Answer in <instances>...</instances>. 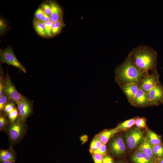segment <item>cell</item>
<instances>
[{
  "mask_svg": "<svg viewBox=\"0 0 163 163\" xmlns=\"http://www.w3.org/2000/svg\"><path fill=\"white\" fill-rule=\"evenodd\" d=\"M128 56L138 68L148 74L157 71V52L147 45H140L133 48Z\"/></svg>",
  "mask_w": 163,
  "mask_h": 163,
  "instance_id": "obj_1",
  "label": "cell"
},
{
  "mask_svg": "<svg viewBox=\"0 0 163 163\" xmlns=\"http://www.w3.org/2000/svg\"><path fill=\"white\" fill-rule=\"evenodd\" d=\"M115 72V81L119 85L135 83L139 85L148 74L137 67L128 56L123 63L116 68Z\"/></svg>",
  "mask_w": 163,
  "mask_h": 163,
  "instance_id": "obj_2",
  "label": "cell"
},
{
  "mask_svg": "<svg viewBox=\"0 0 163 163\" xmlns=\"http://www.w3.org/2000/svg\"><path fill=\"white\" fill-rule=\"evenodd\" d=\"M28 129L26 122L19 117L13 123H10L4 131L8 136L9 147L18 144L25 136Z\"/></svg>",
  "mask_w": 163,
  "mask_h": 163,
  "instance_id": "obj_3",
  "label": "cell"
},
{
  "mask_svg": "<svg viewBox=\"0 0 163 163\" xmlns=\"http://www.w3.org/2000/svg\"><path fill=\"white\" fill-rule=\"evenodd\" d=\"M0 61L15 67L24 73L27 72L26 68L18 60L12 47L10 45L6 48L0 49Z\"/></svg>",
  "mask_w": 163,
  "mask_h": 163,
  "instance_id": "obj_4",
  "label": "cell"
},
{
  "mask_svg": "<svg viewBox=\"0 0 163 163\" xmlns=\"http://www.w3.org/2000/svg\"><path fill=\"white\" fill-rule=\"evenodd\" d=\"M125 138L128 148L132 150L142 142L144 138V132L140 129L133 128L125 134Z\"/></svg>",
  "mask_w": 163,
  "mask_h": 163,
  "instance_id": "obj_5",
  "label": "cell"
},
{
  "mask_svg": "<svg viewBox=\"0 0 163 163\" xmlns=\"http://www.w3.org/2000/svg\"><path fill=\"white\" fill-rule=\"evenodd\" d=\"M19 118L26 121L27 119L33 114V101L22 95L21 100L16 104Z\"/></svg>",
  "mask_w": 163,
  "mask_h": 163,
  "instance_id": "obj_6",
  "label": "cell"
},
{
  "mask_svg": "<svg viewBox=\"0 0 163 163\" xmlns=\"http://www.w3.org/2000/svg\"><path fill=\"white\" fill-rule=\"evenodd\" d=\"M4 91L8 95L10 100L14 101L16 104L21 100L23 95L17 90L8 72L5 73Z\"/></svg>",
  "mask_w": 163,
  "mask_h": 163,
  "instance_id": "obj_7",
  "label": "cell"
},
{
  "mask_svg": "<svg viewBox=\"0 0 163 163\" xmlns=\"http://www.w3.org/2000/svg\"><path fill=\"white\" fill-rule=\"evenodd\" d=\"M109 149L112 153L117 156L125 153L126 147L120 135H116L112 139L109 143Z\"/></svg>",
  "mask_w": 163,
  "mask_h": 163,
  "instance_id": "obj_8",
  "label": "cell"
},
{
  "mask_svg": "<svg viewBox=\"0 0 163 163\" xmlns=\"http://www.w3.org/2000/svg\"><path fill=\"white\" fill-rule=\"evenodd\" d=\"M159 75L157 71L148 74L139 85L141 88L147 94L159 82Z\"/></svg>",
  "mask_w": 163,
  "mask_h": 163,
  "instance_id": "obj_9",
  "label": "cell"
},
{
  "mask_svg": "<svg viewBox=\"0 0 163 163\" xmlns=\"http://www.w3.org/2000/svg\"><path fill=\"white\" fill-rule=\"evenodd\" d=\"M155 105L163 103V86L159 82L147 94Z\"/></svg>",
  "mask_w": 163,
  "mask_h": 163,
  "instance_id": "obj_10",
  "label": "cell"
},
{
  "mask_svg": "<svg viewBox=\"0 0 163 163\" xmlns=\"http://www.w3.org/2000/svg\"><path fill=\"white\" fill-rule=\"evenodd\" d=\"M132 104L135 106L141 107L155 105L139 85V90Z\"/></svg>",
  "mask_w": 163,
  "mask_h": 163,
  "instance_id": "obj_11",
  "label": "cell"
},
{
  "mask_svg": "<svg viewBox=\"0 0 163 163\" xmlns=\"http://www.w3.org/2000/svg\"><path fill=\"white\" fill-rule=\"evenodd\" d=\"M119 85L132 104L139 89V85L135 83L121 84Z\"/></svg>",
  "mask_w": 163,
  "mask_h": 163,
  "instance_id": "obj_12",
  "label": "cell"
},
{
  "mask_svg": "<svg viewBox=\"0 0 163 163\" xmlns=\"http://www.w3.org/2000/svg\"><path fill=\"white\" fill-rule=\"evenodd\" d=\"M49 2L52 8L50 16L51 21L54 23L63 19V12L61 7L56 2Z\"/></svg>",
  "mask_w": 163,
  "mask_h": 163,
  "instance_id": "obj_13",
  "label": "cell"
},
{
  "mask_svg": "<svg viewBox=\"0 0 163 163\" xmlns=\"http://www.w3.org/2000/svg\"><path fill=\"white\" fill-rule=\"evenodd\" d=\"M131 159L135 163H155V162L154 159L139 150L133 154Z\"/></svg>",
  "mask_w": 163,
  "mask_h": 163,
  "instance_id": "obj_14",
  "label": "cell"
},
{
  "mask_svg": "<svg viewBox=\"0 0 163 163\" xmlns=\"http://www.w3.org/2000/svg\"><path fill=\"white\" fill-rule=\"evenodd\" d=\"M138 150L142 151L149 157L155 160L156 157L153 151L152 145L147 137H144L140 144Z\"/></svg>",
  "mask_w": 163,
  "mask_h": 163,
  "instance_id": "obj_15",
  "label": "cell"
},
{
  "mask_svg": "<svg viewBox=\"0 0 163 163\" xmlns=\"http://www.w3.org/2000/svg\"><path fill=\"white\" fill-rule=\"evenodd\" d=\"M17 153L13 147H9L7 149H0V161H15Z\"/></svg>",
  "mask_w": 163,
  "mask_h": 163,
  "instance_id": "obj_16",
  "label": "cell"
},
{
  "mask_svg": "<svg viewBox=\"0 0 163 163\" xmlns=\"http://www.w3.org/2000/svg\"><path fill=\"white\" fill-rule=\"evenodd\" d=\"M121 130L117 127L103 131L97 136L103 144H106L116 133Z\"/></svg>",
  "mask_w": 163,
  "mask_h": 163,
  "instance_id": "obj_17",
  "label": "cell"
},
{
  "mask_svg": "<svg viewBox=\"0 0 163 163\" xmlns=\"http://www.w3.org/2000/svg\"><path fill=\"white\" fill-rule=\"evenodd\" d=\"M33 24L35 31L39 35L42 37H46L44 22L34 19Z\"/></svg>",
  "mask_w": 163,
  "mask_h": 163,
  "instance_id": "obj_18",
  "label": "cell"
},
{
  "mask_svg": "<svg viewBox=\"0 0 163 163\" xmlns=\"http://www.w3.org/2000/svg\"><path fill=\"white\" fill-rule=\"evenodd\" d=\"M147 137L151 144L153 145L162 144L161 137L149 129L147 130Z\"/></svg>",
  "mask_w": 163,
  "mask_h": 163,
  "instance_id": "obj_19",
  "label": "cell"
},
{
  "mask_svg": "<svg viewBox=\"0 0 163 163\" xmlns=\"http://www.w3.org/2000/svg\"><path fill=\"white\" fill-rule=\"evenodd\" d=\"M65 25L63 19L53 23L51 30L52 37L58 34L61 32L62 29L64 27Z\"/></svg>",
  "mask_w": 163,
  "mask_h": 163,
  "instance_id": "obj_20",
  "label": "cell"
},
{
  "mask_svg": "<svg viewBox=\"0 0 163 163\" xmlns=\"http://www.w3.org/2000/svg\"><path fill=\"white\" fill-rule=\"evenodd\" d=\"M136 118H132L123 122L117 126L121 131L126 130L135 124Z\"/></svg>",
  "mask_w": 163,
  "mask_h": 163,
  "instance_id": "obj_21",
  "label": "cell"
},
{
  "mask_svg": "<svg viewBox=\"0 0 163 163\" xmlns=\"http://www.w3.org/2000/svg\"><path fill=\"white\" fill-rule=\"evenodd\" d=\"M15 102L12 101H10L8 102L4 106L2 113L7 116L13 110L17 107Z\"/></svg>",
  "mask_w": 163,
  "mask_h": 163,
  "instance_id": "obj_22",
  "label": "cell"
},
{
  "mask_svg": "<svg viewBox=\"0 0 163 163\" xmlns=\"http://www.w3.org/2000/svg\"><path fill=\"white\" fill-rule=\"evenodd\" d=\"M102 143L97 136L94 137L91 143L90 151L91 153L99 148L102 145Z\"/></svg>",
  "mask_w": 163,
  "mask_h": 163,
  "instance_id": "obj_23",
  "label": "cell"
},
{
  "mask_svg": "<svg viewBox=\"0 0 163 163\" xmlns=\"http://www.w3.org/2000/svg\"><path fill=\"white\" fill-rule=\"evenodd\" d=\"M153 152L157 159L163 158V145L162 144L158 145H152Z\"/></svg>",
  "mask_w": 163,
  "mask_h": 163,
  "instance_id": "obj_24",
  "label": "cell"
},
{
  "mask_svg": "<svg viewBox=\"0 0 163 163\" xmlns=\"http://www.w3.org/2000/svg\"><path fill=\"white\" fill-rule=\"evenodd\" d=\"M10 123V120L7 116L3 113L0 114V131H4Z\"/></svg>",
  "mask_w": 163,
  "mask_h": 163,
  "instance_id": "obj_25",
  "label": "cell"
},
{
  "mask_svg": "<svg viewBox=\"0 0 163 163\" xmlns=\"http://www.w3.org/2000/svg\"><path fill=\"white\" fill-rule=\"evenodd\" d=\"M10 101L9 96L4 91L2 95L0 97V114L2 113L4 106Z\"/></svg>",
  "mask_w": 163,
  "mask_h": 163,
  "instance_id": "obj_26",
  "label": "cell"
},
{
  "mask_svg": "<svg viewBox=\"0 0 163 163\" xmlns=\"http://www.w3.org/2000/svg\"><path fill=\"white\" fill-rule=\"evenodd\" d=\"M8 30V25L6 21L4 18L0 17V35L3 36Z\"/></svg>",
  "mask_w": 163,
  "mask_h": 163,
  "instance_id": "obj_27",
  "label": "cell"
},
{
  "mask_svg": "<svg viewBox=\"0 0 163 163\" xmlns=\"http://www.w3.org/2000/svg\"><path fill=\"white\" fill-rule=\"evenodd\" d=\"M19 113L17 107L10 113H9L7 117L9 119L11 123H13L18 117Z\"/></svg>",
  "mask_w": 163,
  "mask_h": 163,
  "instance_id": "obj_28",
  "label": "cell"
},
{
  "mask_svg": "<svg viewBox=\"0 0 163 163\" xmlns=\"http://www.w3.org/2000/svg\"><path fill=\"white\" fill-rule=\"evenodd\" d=\"M135 125L137 128L141 129L146 127V120L144 117L136 118Z\"/></svg>",
  "mask_w": 163,
  "mask_h": 163,
  "instance_id": "obj_29",
  "label": "cell"
},
{
  "mask_svg": "<svg viewBox=\"0 0 163 163\" xmlns=\"http://www.w3.org/2000/svg\"><path fill=\"white\" fill-rule=\"evenodd\" d=\"M44 22L45 26L46 37L48 38L52 37L51 30L53 22L51 21Z\"/></svg>",
  "mask_w": 163,
  "mask_h": 163,
  "instance_id": "obj_30",
  "label": "cell"
},
{
  "mask_svg": "<svg viewBox=\"0 0 163 163\" xmlns=\"http://www.w3.org/2000/svg\"><path fill=\"white\" fill-rule=\"evenodd\" d=\"M5 76L4 75V71L0 65V97L2 95L4 91V82Z\"/></svg>",
  "mask_w": 163,
  "mask_h": 163,
  "instance_id": "obj_31",
  "label": "cell"
},
{
  "mask_svg": "<svg viewBox=\"0 0 163 163\" xmlns=\"http://www.w3.org/2000/svg\"><path fill=\"white\" fill-rule=\"evenodd\" d=\"M41 8L42 9L45 14L50 16L51 13V7L50 2L47 3H42Z\"/></svg>",
  "mask_w": 163,
  "mask_h": 163,
  "instance_id": "obj_32",
  "label": "cell"
},
{
  "mask_svg": "<svg viewBox=\"0 0 163 163\" xmlns=\"http://www.w3.org/2000/svg\"><path fill=\"white\" fill-rule=\"evenodd\" d=\"M107 149L106 144H102L101 146L98 149L94 151L92 153L93 154H99L103 156L106 155Z\"/></svg>",
  "mask_w": 163,
  "mask_h": 163,
  "instance_id": "obj_33",
  "label": "cell"
},
{
  "mask_svg": "<svg viewBox=\"0 0 163 163\" xmlns=\"http://www.w3.org/2000/svg\"><path fill=\"white\" fill-rule=\"evenodd\" d=\"M44 13L43 11L41 8H37L35 12V18L34 19L40 20Z\"/></svg>",
  "mask_w": 163,
  "mask_h": 163,
  "instance_id": "obj_34",
  "label": "cell"
},
{
  "mask_svg": "<svg viewBox=\"0 0 163 163\" xmlns=\"http://www.w3.org/2000/svg\"><path fill=\"white\" fill-rule=\"evenodd\" d=\"M92 157L95 163H102L103 157L99 154H93Z\"/></svg>",
  "mask_w": 163,
  "mask_h": 163,
  "instance_id": "obj_35",
  "label": "cell"
},
{
  "mask_svg": "<svg viewBox=\"0 0 163 163\" xmlns=\"http://www.w3.org/2000/svg\"><path fill=\"white\" fill-rule=\"evenodd\" d=\"M112 158L108 155H105L103 157L102 163H113Z\"/></svg>",
  "mask_w": 163,
  "mask_h": 163,
  "instance_id": "obj_36",
  "label": "cell"
},
{
  "mask_svg": "<svg viewBox=\"0 0 163 163\" xmlns=\"http://www.w3.org/2000/svg\"><path fill=\"white\" fill-rule=\"evenodd\" d=\"M40 20L43 22L49 21H51L50 17V16L44 13Z\"/></svg>",
  "mask_w": 163,
  "mask_h": 163,
  "instance_id": "obj_37",
  "label": "cell"
},
{
  "mask_svg": "<svg viewBox=\"0 0 163 163\" xmlns=\"http://www.w3.org/2000/svg\"><path fill=\"white\" fill-rule=\"evenodd\" d=\"M15 161H0V163H15Z\"/></svg>",
  "mask_w": 163,
  "mask_h": 163,
  "instance_id": "obj_38",
  "label": "cell"
},
{
  "mask_svg": "<svg viewBox=\"0 0 163 163\" xmlns=\"http://www.w3.org/2000/svg\"><path fill=\"white\" fill-rule=\"evenodd\" d=\"M157 159L158 160V163H163V158L160 159Z\"/></svg>",
  "mask_w": 163,
  "mask_h": 163,
  "instance_id": "obj_39",
  "label": "cell"
},
{
  "mask_svg": "<svg viewBox=\"0 0 163 163\" xmlns=\"http://www.w3.org/2000/svg\"><path fill=\"white\" fill-rule=\"evenodd\" d=\"M118 163H124L122 162H119Z\"/></svg>",
  "mask_w": 163,
  "mask_h": 163,
  "instance_id": "obj_40",
  "label": "cell"
}]
</instances>
